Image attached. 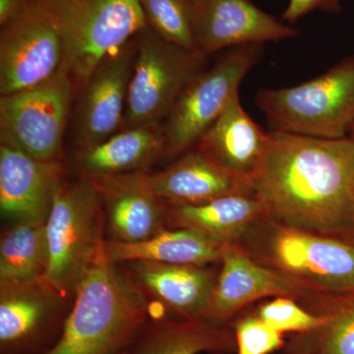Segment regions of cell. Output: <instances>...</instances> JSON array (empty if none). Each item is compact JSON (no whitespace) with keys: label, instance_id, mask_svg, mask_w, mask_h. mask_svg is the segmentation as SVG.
<instances>
[{"label":"cell","instance_id":"6da1fadb","mask_svg":"<svg viewBox=\"0 0 354 354\" xmlns=\"http://www.w3.org/2000/svg\"><path fill=\"white\" fill-rule=\"evenodd\" d=\"M252 194L266 215L316 234L354 232V142L270 132Z\"/></svg>","mask_w":354,"mask_h":354},{"label":"cell","instance_id":"7a4b0ae2","mask_svg":"<svg viewBox=\"0 0 354 354\" xmlns=\"http://www.w3.org/2000/svg\"><path fill=\"white\" fill-rule=\"evenodd\" d=\"M150 313L145 295L104 245L77 286L62 334L44 354H120Z\"/></svg>","mask_w":354,"mask_h":354},{"label":"cell","instance_id":"3957f363","mask_svg":"<svg viewBox=\"0 0 354 354\" xmlns=\"http://www.w3.org/2000/svg\"><path fill=\"white\" fill-rule=\"evenodd\" d=\"M64 46L62 66L75 92L109 55L148 26L139 0H39Z\"/></svg>","mask_w":354,"mask_h":354},{"label":"cell","instance_id":"277c9868","mask_svg":"<svg viewBox=\"0 0 354 354\" xmlns=\"http://www.w3.org/2000/svg\"><path fill=\"white\" fill-rule=\"evenodd\" d=\"M256 104L274 131L346 138L354 127V55L300 85L262 88Z\"/></svg>","mask_w":354,"mask_h":354},{"label":"cell","instance_id":"5b68a950","mask_svg":"<svg viewBox=\"0 0 354 354\" xmlns=\"http://www.w3.org/2000/svg\"><path fill=\"white\" fill-rule=\"evenodd\" d=\"M46 228L50 264L44 279L73 298L106 241L101 198L90 178L79 176L60 185Z\"/></svg>","mask_w":354,"mask_h":354},{"label":"cell","instance_id":"8992f818","mask_svg":"<svg viewBox=\"0 0 354 354\" xmlns=\"http://www.w3.org/2000/svg\"><path fill=\"white\" fill-rule=\"evenodd\" d=\"M135 41L136 57L124 115L127 128L165 120L184 88L206 64L204 55L165 41L149 26Z\"/></svg>","mask_w":354,"mask_h":354},{"label":"cell","instance_id":"52a82bcc","mask_svg":"<svg viewBox=\"0 0 354 354\" xmlns=\"http://www.w3.org/2000/svg\"><path fill=\"white\" fill-rule=\"evenodd\" d=\"M263 44L230 48L211 69L193 79L165 118V157L196 146L235 94L261 57Z\"/></svg>","mask_w":354,"mask_h":354},{"label":"cell","instance_id":"ba28073f","mask_svg":"<svg viewBox=\"0 0 354 354\" xmlns=\"http://www.w3.org/2000/svg\"><path fill=\"white\" fill-rule=\"evenodd\" d=\"M73 82L64 67L43 84L1 95L0 140L39 160H64L62 144Z\"/></svg>","mask_w":354,"mask_h":354},{"label":"cell","instance_id":"9c48e42d","mask_svg":"<svg viewBox=\"0 0 354 354\" xmlns=\"http://www.w3.org/2000/svg\"><path fill=\"white\" fill-rule=\"evenodd\" d=\"M72 304L46 279L0 283V354L46 353Z\"/></svg>","mask_w":354,"mask_h":354},{"label":"cell","instance_id":"30bf717a","mask_svg":"<svg viewBox=\"0 0 354 354\" xmlns=\"http://www.w3.org/2000/svg\"><path fill=\"white\" fill-rule=\"evenodd\" d=\"M64 62V46L53 18L39 0L0 31V94L46 82Z\"/></svg>","mask_w":354,"mask_h":354},{"label":"cell","instance_id":"8fae6325","mask_svg":"<svg viewBox=\"0 0 354 354\" xmlns=\"http://www.w3.org/2000/svg\"><path fill=\"white\" fill-rule=\"evenodd\" d=\"M135 57L134 38L104 58L78 93L73 118L77 148L101 143L124 123Z\"/></svg>","mask_w":354,"mask_h":354},{"label":"cell","instance_id":"7c38bea8","mask_svg":"<svg viewBox=\"0 0 354 354\" xmlns=\"http://www.w3.org/2000/svg\"><path fill=\"white\" fill-rule=\"evenodd\" d=\"M66 179L64 160H37L0 140V209L6 220L46 223Z\"/></svg>","mask_w":354,"mask_h":354},{"label":"cell","instance_id":"4fadbf2b","mask_svg":"<svg viewBox=\"0 0 354 354\" xmlns=\"http://www.w3.org/2000/svg\"><path fill=\"white\" fill-rule=\"evenodd\" d=\"M197 50L206 55L225 48L295 38L298 31L251 0H194Z\"/></svg>","mask_w":354,"mask_h":354},{"label":"cell","instance_id":"5bb4252c","mask_svg":"<svg viewBox=\"0 0 354 354\" xmlns=\"http://www.w3.org/2000/svg\"><path fill=\"white\" fill-rule=\"evenodd\" d=\"M150 174L139 171L88 177L101 198L108 241L134 243L164 230L165 206L153 189Z\"/></svg>","mask_w":354,"mask_h":354},{"label":"cell","instance_id":"9a60e30c","mask_svg":"<svg viewBox=\"0 0 354 354\" xmlns=\"http://www.w3.org/2000/svg\"><path fill=\"white\" fill-rule=\"evenodd\" d=\"M274 262L292 278L324 290L354 292V246L312 232L286 227L272 241Z\"/></svg>","mask_w":354,"mask_h":354},{"label":"cell","instance_id":"2e32d148","mask_svg":"<svg viewBox=\"0 0 354 354\" xmlns=\"http://www.w3.org/2000/svg\"><path fill=\"white\" fill-rule=\"evenodd\" d=\"M128 276L162 315L171 311L184 320L208 316L216 279L203 266L174 265L153 261L122 263ZM208 320V319H207Z\"/></svg>","mask_w":354,"mask_h":354},{"label":"cell","instance_id":"e0dca14e","mask_svg":"<svg viewBox=\"0 0 354 354\" xmlns=\"http://www.w3.org/2000/svg\"><path fill=\"white\" fill-rule=\"evenodd\" d=\"M269 139L270 133L242 108L237 93L196 146L225 171L251 185L264 160Z\"/></svg>","mask_w":354,"mask_h":354},{"label":"cell","instance_id":"ac0fdd59","mask_svg":"<svg viewBox=\"0 0 354 354\" xmlns=\"http://www.w3.org/2000/svg\"><path fill=\"white\" fill-rule=\"evenodd\" d=\"M208 320L221 322L246 304L270 295H295L301 290L300 281L265 269L239 248L230 244L223 257Z\"/></svg>","mask_w":354,"mask_h":354},{"label":"cell","instance_id":"d6986e66","mask_svg":"<svg viewBox=\"0 0 354 354\" xmlns=\"http://www.w3.org/2000/svg\"><path fill=\"white\" fill-rule=\"evenodd\" d=\"M195 147L162 171L150 174L153 189L165 204H198L232 193H252L250 184Z\"/></svg>","mask_w":354,"mask_h":354},{"label":"cell","instance_id":"ffe728a7","mask_svg":"<svg viewBox=\"0 0 354 354\" xmlns=\"http://www.w3.org/2000/svg\"><path fill=\"white\" fill-rule=\"evenodd\" d=\"M165 157L164 130L160 123L125 128L95 145L78 149L74 165L79 176H115L148 171Z\"/></svg>","mask_w":354,"mask_h":354},{"label":"cell","instance_id":"44dd1931","mask_svg":"<svg viewBox=\"0 0 354 354\" xmlns=\"http://www.w3.org/2000/svg\"><path fill=\"white\" fill-rule=\"evenodd\" d=\"M228 245L192 228H164L150 239L134 243L106 241L104 253L115 264L153 261L165 264L204 266L221 261Z\"/></svg>","mask_w":354,"mask_h":354},{"label":"cell","instance_id":"7402d4cb","mask_svg":"<svg viewBox=\"0 0 354 354\" xmlns=\"http://www.w3.org/2000/svg\"><path fill=\"white\" fill-rule=\"evenodd\" d=\"M165 206V223L196 230L223 244H232L251 221L264 214L252 193H232L198 204Z\"/></svg>","mask_w":354,"mask_h":354},{"label":"cell","instance_id":"603a6c76","mask_svg":"<svg viewBox=\"0 0 354 354\" xmlns=\"http://www.w3.org/2000/svg\"><path fill=\"white\" fill-rule=\"evenodd\" d=\"M232 346L227 330L207 320H156L140 330L128 354H198L225 351Z\"/></svg>","mask_w":354,"mask_h":354},{"label":"cell","instance_id":"cb8c5ba5","mask_svg":"<svg viewBox=\"0 0 354 354\" xmlns=\"http://www.w3.org/2000/svg\"><path fill=\"white\" fill-rule=\"evenodd\" d=\"M48 264L46 223L18 221L2 234L0 283L44 279Z\"/></svg>","mask_w":354,"mask_h":354},{"label":"cell","instance_id":"d4e9b609","mask_svg":"<svg viewBox=\"0 0 354 354\" xmlns=\"http://www.w3.org/2000/svg\"><path fill=\"white\" fill-rule=\"evenodd\" d=\"M148 26L165 41L197 51L192 0H139Z\"/></svg>","mask_w":354,"mask_h":354},{"label":"cell","instance_id":"484cf974","mask_svg":"<svg viewBox=\"0 0 354 354\" xmlns=\"http://www.w3.org/2000/svg\"><path fill=\"white\" fill-rule=\"evenodd\" d=\"M258 317L279 333L321 330L329 321L328 316L307 313L288 298H278L263 305L258 311Z\"/></svg>","mask_w":354,"mask_h":354},{"label":"cell","instance_id":"4316f807","mask_svg":"<svg viewBox=\"0 0 354 354\" xmlns=\"http://www.w3.org/2000/svg\"><path fill=\"white\" fill-rule=\"evenodd\" d=\"M320 354H354V298L328 316Z\"/></svg>","mask_w":354,"mask_h":354},{"label":"cell","instance_id":"83f0119b","mask_svg":"<svg viewBox=\"0 0 354 354\" xmlns=\"http://www.w3.org/2000/svg\"><path fill=\"white\" fill-rule=\"evenodd\" d=\"M239 354H268L283 344L281 333L259 317H246L235 325Z\"/></svg>","mask_w":354,"mask_h":354},{"label":"cell","instance_id":"f1b7e54d","mask_svg":"<svg viewBox=\"0 0 354 354\" xmlns=\"http://www.w3.org/2000/svg\"><path fill=\"white\" fill-rule=\"evenodd\" d=\"M346 1V0H290L283 11V19L293 24L314 11L337 13L342 10V4Z\"/></svg>","mask_w":354,"mask_h":354},{"label":"cell","instance_id":"f546056e","mask_svg":"<svg viewBox=\"0 0 354 354\" xmlns=\"http://www.w3.org/2000/svg\"><path fill=\"white\" fill-rule=\"evenodd\" d=\"M32 0H0V26L15 19L31 4Z\"/></svg>","mask_w":354,"mask_h":354},{"label":"cell","instance_id":"4dcf8cb0","mask_svg":"<svg viewBox=\"0 0 354 354\" xmlns=\"http://www.w3.org/2000/svg\"><path fill=\"white\" fill-rule=\"evenodd\" d=\"M349 138H351V140H353V141L354 142V127L353 128V130H351V137H349Z\"/></svg>","mask_w":354,"mask_h":354},{"label":"cell","instance_id":"1f68e13d","mask_svg":"<svg viewBox=\"0 0 354 354\" xmlns=\"http://www.w3.org/2000/svg\"><path fill=\"white\" fill-rule=\"evenodd\" d=\"M120 354H128V351H123V353H120Z\"/></svg>","mask_w":354,"mask_h":354},{"label":"cell","instance_id":"d6a6232c","mask_svg":"<svg viewBox=\"0 0 354 354\" xmlns=\"http://www.w3.org/2000/svg\"><path fill=\"white\" fill-rule=\"evenodd\" d=\"M194 1V0H192V2Z\"/></svg>","mask_w":354,"mask_h":354}]
</instances>
